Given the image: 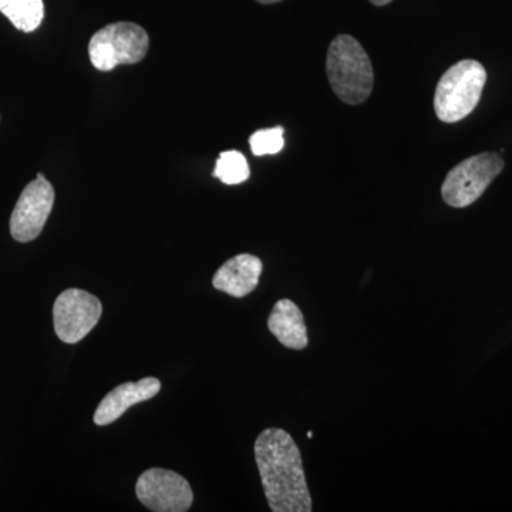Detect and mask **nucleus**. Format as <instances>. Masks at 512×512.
I'll list each match as a JSON object with an SVG mask.
<instances>
[{"label": "nucleus", "instance_id": "obj_1", "mask_svg": "<svg viewBox=\"0 0 512 512\" xmlns=\"http://www.w3.org/2000/svg\"><path fill=\"white\" fill-rule=\"evenodd\" d=\"M255 461L272 511H312L302 454L288 431L276 427L262 431L255 441Z\"/></svg>", "mask_w": 512, "mask_h": 512}, {"label": "nucleus", "instance_id": "obj_2", "mask_svg": "<svg viewBox=\"0 0 512 512\" xmlns=\"http://www.w3.org/2000/svg\"><path fill=\"white\" fill-rule=\"evenodd\" d=\"M326 74L330 87L343 103L357 106L372 94L375 84L372 62L355 37L340 35L330 43Z\"/></svg>", "mask_w": 512, "mask_h": 512}, {"label": "nucleus", "instance_id": "obj_3", "mask_svg": "<svg viewBox=\"0 0 512 512\" xmlns=\"http://www.w3.org/2000/svg\"><path fill=\"white\" fill-rule=\"evenodd\" d=\"M487 82L484 66L476 60H461L441 76L434 96V110L444 123H457L476 109Z\"/></svg>", "mask_w": 512, "mask_h": 512}, {"label": "nucleus", "instance_id": "obj_4", "mask_svg": "<svg viewBox=\"0 0 512 512\" xmlns=\"http://www.w3.org/2000/svg\"><path fill=\"white\" fill-rule=\"evenodd\" d=\"M150 39L136 23H111L99 30L89 43L92 64L101 72H109L120 64H136L146 57Z\"/></svg>", "mask_w": 512, "mask_h": 512}, {"label": "nucleus", "instance_id": "obj_5", "mask_svg": "<svg viewBox=\"0 0 512 512\" xmlns=\"http://www.w3.org/2000/svg\"><path fill=\"white\" fill-rule=\"evenodd\" d=\"M503 170L504 161L498 154L483 153L467 158L447 174L441 185L444 202L453 208L468 207L484 194Z\"/></svg>", "mask_w": 512, "mask_h": 512}, {"label": "nucleus", "instance_id": "obj_6", "mask_svg": "<svg viewBox=\"0 0 512 512\" xmlns=\"http://www.w3.org/2000/svg\"><path fill=\"white\" fill-rule=\"evenodd\" d=\"M103 306L99 298L83 289H66L53 306V323L57 338L74 345L86 338L99 323Z\"/></svg>", "mask_w": 512, "mask_h": 512}, {"label": "nucleus", "instance_id": "obj_7", "mask_svg": "<svg viewBox=\"0 0 512 512\" xmlns=\"http://www.w3.org/2000/svg\"><path fill=\"white\" fill-rule=\"evenodd\" d=\"M138 501L156 512H185L190 510L194 493L190 483L175 471L150 468L138 477Z\"/></svg>", "mask_w": 512, "mask_h": 512}, {"label": "nucleus", "instance_id": "obj_8", "mask_svg": "<svg viewBox=\"0 0 512 512\" xmlns=\"http://www.w3.org/2000/svg\"><path fill=\"white\" fill-rule=\"evenodd\" d=\"M55 204V190L39 174L35 181L26 185L16 202L15 210L10 217V234L18 242H30L39 237L45 228L47 218Z\"/></svg>", "mask_w": 512, "mask_h": 512}, {"label": "nucleus", "instance_id": "obj_9", "mask_svg": "<svg viewBox=\"0 0 512 512\" xmlns=\"http://www.w3.org/2000/svg\"><path fill=\"white\" fill-rule=\"evenodd\" d=\"M160 390L161 382L156 377H144L138 382L120 384L101 400L96 413H94V423L100 427L114 423L131 406L153 399L160 393Z\"/></svg>", "mask_w": 512, "mask_h": 512}, {"label": "nucleus", "instance_id": "obj_10", "mask_svg": "<svg viewBox=\"0 0 512 512\" xmlns=\"http://www.w3.org/2000/svg\"><path fill=\"white\" fill-rule=\"evenodd\" d=\"M264 265L258 256L239 254L228 259L212 278V285L217 291L227 293L234 298H244L252 291L261 279Z\"/></svg>", "mask_w": 512, "mask_h": 512}, {"label": "nucleus", "instance_id": "obj_11", "mask_svg": "<svg viewBox=\"0 0 512 512\" xmlns=\"http://www.w3.org/2000/svg\"><path fill=\"white\" fill-rule=\"evenodd\" d=\"M268 328L285 348L292 350L308 348V329H306L303 313L291 299H281L276 302L269 315Z\"/></svg>", "mask_w": 512, "mask_h": 512}, {"label": "nucleus", "instance_id": "obj_12", "mask_svg": "<svg viewBox=\"0 0 512 512\" xmlns=\"http://www.w3.org/2000/svg\"><path fill=\"white\" fill-rule=\"evenodd\" d=\"M0 12L22 32H35L45 18L43 0H0Z\"/></svg>", "mask_w": 512, "mask_h": 512}, {"label": "nucleus", "instance_id": "obj_13", "mask_svg": "<svg viewBox=\"0 0 512 512\" xmlns=\"http://www.w3.org/2000/svg\"><path fill=\"white\" fill-rule=\"evenodd\" d=\"M251 171L247 158L239 151H224L215 165L214 177L227 185H238L248 180Z\"/></svg>", "mask_w": 512, "mask_h": 512}, {"label": "nucleus", "instance_id": "obj_14", "mask_svg": "<svg viewBox=\"0 0 512 512\" xmlns=\"http://www.w3.org/2000/svg\"><path fill=\"white\" fill-rule=\"evenodd\" d=\"M249 146L256 157L278 154L285 146L284 128L275 127L256 131L249 138Z\"/></svg>", "mask_w": 512, "mask_h": 512}, {"label": "nucleus", "instance_id": "obj_15", "mask_svg": "<svg viewBox=\"0 0 512 512\" xmlns=\"http://www.w3.org/2000/svg\"><path fill=\"white\" fill-rule=\"evenodd\" d=\"M370 2H372L373 5L376 6H384L389 5V3L392 2V0H370Z\"/></svg>", "mask_w": 512, "mask_h": 512}, {"label": "nucleus", "instance_id": "obj_16", "mask_svg": "<svg viewBox=\"0 0 512 512\" xmlns=\"http://www.w3.org/2000/svg\"><path fill=\"white\" fill-rule=\"evenodd\" d=\"M256 2L264 3V5H271V3L281 2V0H256Z\"/></svg>", "mask_w": 512, "mask_h": 512}]
</instances>
